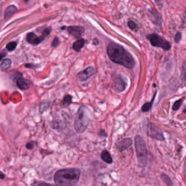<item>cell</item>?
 <instances>
[{
    "label": "cell",
    "instance_id": "1",
    "mask_svg": "<svg viewBox=\"0 0 186 186\" xmlns=\"http://www.w3.org/2000/svg\"><path fill=\"white\" fill-rule=\"evenodd\" d=\"M107 54L113 62L120 64L128 69H133L135 61L130 52L119 44L111 42L107 48Z\"/></svg>",
    "mask_w": 186,
    "mask_h": 186
},
{
    "label": "cell",
    "instance_id": "2",
    "mask_svg": "<svg viewBox=\"0 0 186 186\" xmlns=\"http://www.w3.org/2000/svg\"><path fill=\"white\" fill-rule=\"evenodd\" d=\"M81 171L77 168H66L57 171L54 176L56 186H77Z\"/></svg>",
    "mask_w": 186,
    "mask_h": 186
},
{
    "label": "cell",
    "instance_id": "3",
    "mask_svg": "<svg viewBox=\"0 0 186 186\" xmlns=\"http://www.w3.org/2000/svg\"><path fill=\"white\" fill-rule=\"evenodd\" d=\"M90 113L88 108L85 105L80 107L76 114L74 121V128L77 133L81 134L84 133L88 127Z\"/></svg>",
    "mask_w": 186,
    "mask_h": 186
},
{
    "label": "cell",
    "instance_id": "4",
    "mask_svg": "<svg viewBox=\"0 0 186 186\" xmlns=\"http://www.w3.org/2000/svg\"><path fill=\"white\" fill-rule=\"evenodd\" d=\"M134 145L139 164L144 167L147 161V146L143 138L140 135H137L134 138Z\"/></svg>",
    "mask_w": 186,
    "mask_h": 186
},
{
    "label": "cell",
    "instance_id": "5",
    "mask_svg": "<svg viewBox=\"0 0 186 186\" xmlns=\"http://www.w3.org/2000/svg\"><path fill=\"white\" fill-rule=\"evenodd\" d=\"M147 39L149 40L151 46L159 48L165 51H169L171 49V44L168 40L159 36V34H150L147 36Z\"/></svg>",
    "mask_w": 186,
    "mask_h": 186
},
{
    "label": "cell",
    "instance_id": "6",
    "mask_svg": "<svg viewBox=\"0 0 186 186\" xmlns=\"http://www.w3.org/2000/svg\"><path fill=\"white\" fill-rule=\"evenodd\" d=\"M147 134L148 135L156 140L163 141L165 137L162 131L154 124L150 123L147 127Z\"/></svg>",
    "mask_w": 186,
    "mask_h": 186
},
{
    "label": "cell",
    "instance_id": "7",
    "mask_svg": "<svg viewBox=\"0 0 186 186\" xmlns=\"http://www.w3.org/2000/svg\"><path fill=\"white\" fill-rule=\"evenodd\" d=\"M67 31L77 40L81 39L83 34L85 32V29L82 26H70L67 28Z\"/></svg>",
    "mask_w": 186,
    "mask_h": 186
},
{
    "label": "cell",
    "instance_id": "8",
    "mask_svg": "<svg viewBox=\"0 0 186 186\" xmlns=\"http://www.w3.org/2000/svg\"><path fill=\"white\" fill-rule=\"evenodd\" d=\"M95 73L94 68L92 66H89L85 69L80 72L77 75L79 79L81 81H84L92 77Z\"/></svg>",
    "mask_w": 186,
    "mask_h": 186
},
{
    "label": "cell",
    "instance_id": "9",
    "mask_svg": "<svg viewBox=\"0 0 186 186\" xmlns=\"http://www.w3.org/2000/svg\"><path fill=\"white\" fill-rule=\"evenodd\" d=\"M126 82L122 77L120 75H118L114 79V86L116 91L122 92L124 91L126 89Z\"/></svg>",
    "mask_w": 186,
    "mask_h": 186
},
{
    "label": "cell",
    "instance_id": "10",
    "mask_svg": "<svg viewBox=\"0 0 186 186\" xmlns=\"http://www.w3.org/2000/svg\"><path fill=\"white\" fill-rule=\"evenodd\" d=\"M45 39L44 37L41 36L40 37H38L37 35L33 32L29 33L27 35L26 40L28 43L34 46H37L41 43Z\"/></svg>",
    "mask_w": 186,
    "mask_h": 186
},
{
    "label": "cell",
    "instance_id": "11",
    "mask_svg": "<svg viewBox=\"0 0 186 186\" xmlns=\"http://www.w3.org/2000/svg\"><path fill=\"white\" fill-rule=\"evenodd\" d=\"M132 144V140L130 138H125L118 142L116 145L118 149L120 151H123L128 149Z\"/></svg>",
    "mask_w": 186,
    "mask_h": 186
},
{
    "label": "cell",
    "instance_id": "12",
    "mask_svg": "<svg viewBox=\"0 0 186 186\" xmlns=\"http://www.w3.org/2000/svg\"><path fill=\"white\" fill-rule=\"evenodd\" d=\"M17 86L21 90H28L30 87V82L27 80L20 78L17 81Z\"/></svg>",
    "mask_w": 186,
    "mask_h": 186
},
{
    "label": "cell",
    "instance_id": "13",
    "mask_svg": "<svg viewBox=\"0 0 186 186\" xmlns=\"http://www.w3.org/2000/svg\"><path fill=\"white\" fill-rule=\"evenodd\" d=\"M17 8L14 6H10L7 7L5 13H4V19L5 20H8L16 12Z\"/></svg>",
    "mask_w": 186,
    "mask_h": 186
},
{
    "label": "cell",
    "instance_id": "14",
    "mask_svg": "<svg viewBox=\"0 0 186 186\" xmlns=\"http://www.w3.org/2000/svg\"><path fill=\"white\" fill-rule=\"evenodd\" d=\"M151 13L152 16L154 18L153 20V22H155L156 25L161 27L162 26V20H161V18L159 13L155 10H152Z\"/></svg>",
    "mask_w": 186,
    "mask_h": 186
},
{
    "label": "cell",
    "instance_id": "15",
    "mask_svg": "<svg viewBox=\"0 0 186 186\" xmlns=\"http://www.w3.org/2000/svg\"><path fill=\"white\" fill-rule=\"evenodd\" d=\"M101 158L104 162L108 164H112L113 162V159L110 153L107 150H104L101 154Z\"/></svg>",
    "mask_w": 186,
    "mask_h": 186
},
{
    "label": "cell",
    "instance_id": "16",
    "mask_svg": "<svg viewBox=\"0 0 186 186\" xmlns=\"http://www.w3.org/2000/svg\"><path fill=\"white\" fill-rule=\"evenodd\" d=\"M85 44V40L84 39H80L77 40L75 42H74L73 46V50H75L77 52H79L81 49H82L83 47L84 46Z\"/></svg>",
    "mask_w": 186,
    "mask_h": 186
},
{
    "label": "cell",
    "instance_id": "17",
    "mask_svg": "<svg viewBox=\"0 0 186 186\" xmlns=\"http://www.w3.org/2000/svg\"><path fill=\"white\" fill-rule=\"evenodd\" d=\"M157 92L156 91L155 92V94L154 95L153 97L152 100L150 101V102H147L146 103H145V104H144L142 106V111H143V112H147V111H149V110L151 109L152 106H153V103L154 100H155V99L156 96V95H157Z\"/></svg>",
    "mask_w": 186,
    "mask_h": 186
},
{
    "label": "cell",
    "instance_id": "18",
    "mask_svg": "<svg viewBox=\"0 0 186 186\" xmlns=\"http://www.w3.org/2000/svg\"><path fill=\"white\" fill-rule=\"evenodd\" d=\"M72 98H73L72 96L70 95H67L65 96L62 101V107H65L69 105L72 103Z\"/></svg>",
    "mask_w": 186,
    "mask_h": 186
},
{
    "label": "cell",
    "instance_id": "19",
    "mask_svg": "<svg viewBox=\"0 0 186 186\" xmlns=\"http://www.w3.org/2000/svg\"><path fill=\"white\" fill-rule=\"evenodd\" d=\"M12 64V61L9 59L4 60L1 64V68L3 70H7L10 67Z\"/></svg>",
    "mask_w": 186,
    "mask_h": 186
},
{
    "label": "cell",
    "instance_id": "20",
    "mask_svg": "<svg viewBox=\"0 0 186 186\" xmlns=\"http://www.w3.org/2000/svg\"><path fill=\"white\" fill-rule=\"evenodd\" d=\"M181 79L184 82H186V60L183 62L181 70Z\"/></svg>",
    "mask_w": 186,
    "mask_h": 186
},
{
    "label": "cell",
    "instance_id": "21",
    "mask_svg": "<svg viewBox=\"0 0 186 186\" xmlns=\"http://www.w3.org/2000/svg\"><path fill=\"white\" fill-rule=\"evenodd\" d=\"M161 177L163 181L166 183V185L168 186H173V183L171 181L170 179L167 175L166 174H162L161 175Z\"/></svg>",
    "mask_w": 186,
    "mask_h": 186
},
{
    "label": "cell",
    "instance_id": "22",
    "mask_svg": "<svg viewBox=\"0 0 186 186\" xmlns=\"http://www.w3.org/2000/svg\"><path fill=\"white\" fill-rule=\"evenodd\" d=\"M183 102V101L182 99H180L179 100L175 101L174 102V104L172 107V109L174 111H177L180 108V107H181L182 103Z\"/></svg>",
    "mask_w": 186,
    "mask_h": 186
},
{
    "label": "cell",
    "instance_id": "23",
    "mask_svg": "<svg viewBox=\"0 0 186 186\" xmlns=\"http://www.w3.org/2000/svg\"><path fill=\"white\" fill-rule=\"evenodd\" d=\"M16 46H17V43H16V42H12L7 44L6 48L8 51L12 52L16 49Z\"/></svg>",
    "mask_w": 186,
    "mask_h": 186
},
{
    "label": "cell",
    "instance_id": "24",
    "mask_svg": "<svg viewBox=\"0 0 186 186\" xmlns=\"http://www.w3.org/2000/svg\"><path fill=\"white\" fill-rule=\"evenodd\" d=\"M182 34L181 32H179V31L177 32L174 36L175 43L176 44L180 43V41L182 40Z\"/></svg>",
    "mask_w": 186,
    "mask_h": 186
},
{
    "label": "cell",
    "instance_id": "25",
    "mask_svg": "<svg viewBox=\"0 0 186 186\" xmlns=\"http://www.w3.org/2000/svg\"><path fill=\"white\" fill-rule=\"evenodd\" d=\"M51 31H52L51 27H47V28H45L44 30L43 31V34L41 36L44 38H45L49 36L50 33L51 32Z\"/></svg>",
    "mask_w": 186,
    "mask_h": 186
},
{
    "label": "cell",
    "instance_id": "26",
    "mask_svg": "<svg viewBox=\"0 0 186 186\" xmlns=\"http://www.w3.org/2000/svg\"><path fill=\"white\" fill-rule=\"evenodd\" d=\"M59 44H60L59 38L58 37H56L52 41V43H51V46L53 47V48H56L59 46Z\"/></svg>",
    "mask_w": 186,
    "mask_h": 186
},
{
    "label": "cell",
    "instance_id": "27",
    "mask_svg": "<svg viewBox=\"0 0 186 186\" xmlns=\"http://www.w3.org/2000/svg\"><path fill=\"white\" fill-rule=\"evenodd\" d=\"M128 26L130 28H131V30H134L136 28V24L133 21H129L128 22Z\"/></svg>",
    "mask_w": 186,
    "mask_h": 186
},
{
    "label": "cell",
    "instance_id": "28",
    "mask_svg": "<svg viewBox=\"0 0 186 186\" xmlns=\"http://www.w3.org/2000/svg\"><path fill=\"white\" fill-rule=\"evenodd\" d=\"M99 135L101 136L102 137H107V133L104 129H101L99 132Z\"/></svg>",
    "mask_w": 186,
    "mask_h": 186
},
{
    "label": "cell",
    "instance_id": "29",
    "mask_svg": "<svg viewBox=\"0 0 186 186\" xmlns=\"http://www.w3.org/2000/svg\"><path fill=\"white\" fill-rule=\"evenodd\" d=\"M26 146L28 149H33V143H27Z\"/></svg>",
    "mask_w": 186,
    "mask_h": 186
},
{
    "label": "cell",
    "instance_id": "30",
    "mask_svg": "<svg viewBox=\"0 0 186 186\" xmlns=\"http://www.w3.org/2000/svg\"><path fill=\"white\" fill-rule=\"evenodd\" d=\"M6 53L5 52H2L0 53V61H2L3 58L6 56Z\"/></svg>",
    "mask_w": 186,
    "mask_h": 186
},
{
    "label": "cell",
    "instance_id": "31",
    "mask_svg": "<svg viewBox=\"0 0 186 186\" xmlns=\"http://www.w3.org/2000/svg\"><path fill=\"white\" fill-rule=\"evenodd\" d=\"M38 186H51L50 185L46 183H41Z\"/></svg>",
    "mask_w": 186,
    "mask_h": 186
},
{
    "label": "cell",
    "instance_id": "32",
    "mask_svg": "<svg viewBox=\"0 0 186 186\" xmlns=\"http://www.w3.org/2000/svg\"><path fill=\"white\" fill-rule=\"evenodd\" d=\"M4 177V175L3 174L0 173V178H1V179H3Z\"/></svg>",
    "mask_w": 186,
    "mask_h": 186
},
{
    "label": "cell",
    "instance_id": "33",
    "mask_svg": "<svg viewBox=\"0 0 186 186\" xmlns=\"http://www.w3.org/2000/svg\"><path fill=\"white\" fill-rule=\"evenodd\" d=\"M183 113H185V114H186V108H185V109H183Z\"/></svg>",
    "mask_w": 186,
    "mask_h": 186
},
{
    "label": "cell",
    "instance_id": "34",
    "mask_svg": "<svg viewBox=\"0 0 186 186\" xmlns=\"http://www.w3.org/2000/svg\"><path fill=\"white\" fill-rule=\"evenodd\" d=\"M65 28V27H63V28H61L62 30H64Z\"/></svg>",
    "mask_w": 186,
    "mask_h": 186
}]
</instances>
